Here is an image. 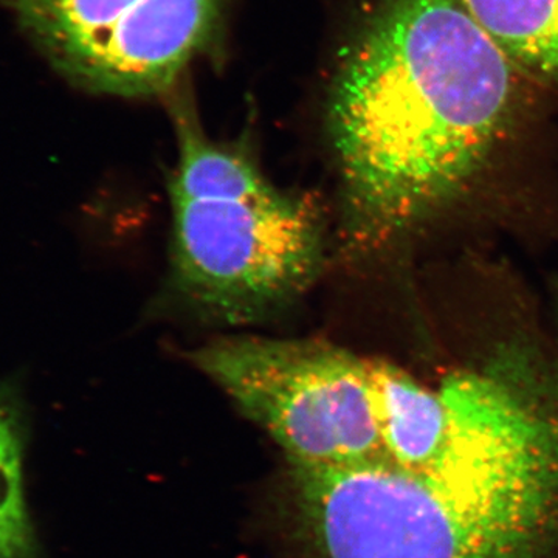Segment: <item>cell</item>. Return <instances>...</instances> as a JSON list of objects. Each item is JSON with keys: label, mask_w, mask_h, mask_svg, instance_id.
Segmentation results:
<instances>
[{"label": "cell", "mask_w": 558, "mask_h": 558, "mask_svg": "<svg viewBox=\"0 0 558 558\" xmlns=\"http://www.w3.org/2000/svg\"><path fill=\"white\" fill-rule=\"evenodd\" d=\"M450 427L411 465H290L286 509L311 558H545L558 539V391L510 349L439 385Z\"/></svg>", "instance_id": "1"}, {"label": "cell", "mask_w": 558, "mask_h": 558, "mask_svg": "<svg viewBox=\"0 0 558 558\" xmlns=\"http://www.w3.org/2000/svg\"><path fill=\"white\" fill-rule=\"evenodd\" d=\"M515 70L462 0L373 7L328 105L351 240H384L468 185L508 123Z\"/></svg>", "instance_id": "2"}, {"label": "cell", "mask_w": 558, "mask_h": 558, "mask_svg": "<svg viewBox=\"0 0 558 558\" xmlns=\"http://www.w3.org/2000/svg\"><path fill=\"white\" fill-rule=\"evenodd\" d=\"M170 201L171 290L201 317L231 325L269 317L322 274V211L310 197L279 189L260 167Z\"/></svg>", "instance_id": "3"}, {"label": "cell", "mask_w": 558, "mask_h": 558, "mask_svg": "<svg viewBox=\"0 0 558 558\" xmlns=\"http://www.w3.org/2000/svg\"><path fill=\"white\" fill-rule=\"evenodd\" d=\"M191 360L277 440L290 465L381 461L371 360L328 341L248 336L208 341Z\"/></svg>", "instance_id": "4"}, {"label": "cell", "mask_w": 558, "mask_h": 558, "mask_svg": "<svg viewBox=\"0 0 558 558\" xmlns=\"http://www.w3.org/2000/svg\"><path fill=\"white\" fill-rule=\"evenodd\" d=\"M226 0H14L22 28L54 69L97 94L174 87L211 50Z\"/></svg>", "instance_id": "5"}, {"label": "cell", "mask_w": 558, "mask_h": 558, "mask_svg": "<svg viewBox=\"0 0 558 558\" xmlns=\"http://www.w3.org/2000/svg\"><path fill=\"white\" fill-rule=\"evenodd\" d=\"M381 449L379 462L411 465L439 450L450 427L449 403L440 388H428L405 371L371 360Z\"/></svg>", "instance_id": "6"}, {"label": "cell", "mask_w": 558, "mask_h": 558, "mask_svg": "<svg viewBox=\"0 0 558 558\" xmlns=\"http://www.w3.org/2000/svg\"><path fill=\"white\" fill-rule=\"evenodd\" d=\"M517 69L558 90V0H462Z\"/></svg>", "instance_id": "7"}, {"label": "cell", "mask_w": 558, "mask_h": 558, "mask_svg": "<svg viewBox=\"0 0 558 558\" xmlns=\"http://www.w3.org/2000/svg\"><path fill=\"white\" fill-rule=\"evenodd\" d=\"M24 450L21 400L0 385V558H39L25 498Z\"/></svg>", "instance_id": "8"}]
</instances>
